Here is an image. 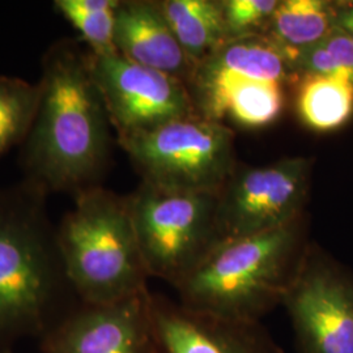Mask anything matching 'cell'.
<instances>
[{"instance_id": "obj_4", "label": "cell", "mask_w": 353, "mask_h": 353, "mask_svg": "<svg viewBox=\"0 0 353 353\" xmlns=\"http://www.w3.org/2000/svg\"><path fill=\"white\" fill-rule=\"evenodd\" d=\"M58 225L65 272L80 301L121 303L148 292L126 195L101 185L79 192Z\"/></svg>"}, {"instance_id": "obj_3", "label": "cell", "mask_w": 353, "mask_h": 353, "mask_svg": "<svg viewBox=\"0 0 353 353\" xmlns=\"http://www.w3.org/2000/svg\"><path fill=\"white\" fill-rule=\"evenodd\" d=\"M305 216L284 227L217 242L174 288L179 303L214 319L255 325L281 305L306 242Z\"/></svg>"}, {"instance_id": "obj_19", "label": "cell", "mask_w": 353, "mask_h": 353, "mask_svg": "<svg viewBox=\"0 0 353 353\" xmlns=\"http://www.w3.org/2000/svg\"><path fill=\"white\" fill-rule=\"evenodd\" d=\"M228 41L265 36L279 0H220Z\"/></svg>"}, {"instance_id": "obj_5", "label": "cell", "mask_w": 353, "mask_h": 353, "mask_svg": "<svg viewBox=\"0 0 353 353\" xmlns=\"http://www.w3.org/2000/svg\"><path fill=\"white\" fill-rule=\"evenodd\" d=\"M300 74L290 55L267 36L225 42L198 64L190 94L203 118L245 128L274 123Z\"/></svg>"}, {"instance_id": "obj_2", "label": "cell", "mask_w": 353, "mask_h": 353, "mask_svg": "<svg viewBox=\"0 0 353 353\" xmlns=\"http://www.w3.org/2000/svg\"><path fill=\"white\" fill-rule=\"evenodd\" d=\"M48 195L26 179L0 189V353L39 343L83 303L65 272Z\"/></svg>"}, {"instance_id": "obj_20", "label": "cell", "mask_w": 353, "mask_h": 353, "mask_svg": "<svg viewBox=\"0 0 353 353\" xmlns=\"http://www.w3.org/2000/svg\"><path fill=\"white\" fill-rule=\"evenodd\" d=\"M336 26L353 42V0H338Z\"/></svg>"}, {"instance_id": "obj_1", "label": "cell", "mask_w": 353, "mask_h": 353, "mask_svg": "<svg viewBox=\"0 0 353 353\" xmlns=\"http://www.w3.org/2000/svg\"><path fill=\"white\" fill-rule=\"evenodd\" d=\"M34 119L21 144L24 179L72 196L100 186L113 128L79 38L51 43L41 61Z\"/></svg>"}, {"instance_id": "obj_14", "label": "cell", "mask_w": 353, "mask_h": 353, "mask_svg": "<svg viewBox=\"0 0 353 353\" xmlns=\"http://www.w3.org/2000/svg\"><path fill=\"white\" fill-rule=\"evenodd\" d=\"M159 3L194 67L227 42L220 0H159Z\"/></svg>"}, {"instance_id": "obj_9", "label": "cell", "mask_w": 353, "mask_h": 353, "mask_svg": "<svg viewBox=\"0 0 353 353\" xmlns=\"http://www.w3.org/2000/svg\"><path fill=\"white\" fill-rule=\"evenodd\" d=\"M312 168L313 159L300 156L236 169L219 194L217 242L268 232L305 216Z\"/></svg>"}, {"instance_id": "obj_8", "label": "cell", "mask_w": 353, "mask_h": 353, "mask_svg": "<svg viewBox=\"0 0 353 353\" xmlns=\"http://www.w3.org/2000/svg\"><path fill=\"white\" fill-rule=\"evenodd\" d=\"M300 353H353V271L307 243L283 296Z\"/></svg>"}, {"instance_id": "obj_17", "label": "cell", "mask_w": 353, "mask_h": 353, "mask_svg": "<svg viewBox=\"0 0 353 353\" xmlns=\"http://www.w3.org/2000/svg\"><path fill=\"white\" fill-rule=\"evenodd\" d=\"M119 0H55L54 8L79 33L92 52H110Z\"/></svg>"}, {"instance_id": "obj_16", "label": "cell", "mask_w": 353, "mask_h": 353, "mask_svg": "<svg viewBox=\"0 0 353 353\" xmlns=\"http://www.w3.org/2000/svg\"><path fill=\"white\" fill-rule=\"evenodd\" d=\"M296 112L305 126L331 132L353 117V83L335 76H300L294 85Z\"/></svg>"}, {"instance_id": "obj_7", "label": "cell", "mask_w": 353, "mask_h": 353, "mask_svg": "<svg viewBox=\"0 0 353 353\" xmlns=\"http://www.w3.org/2000/svg\"><path fill=\"white\" fill-rule=\"evenodd\" d=\"M126 199L150 278L163 279L174 287L217 243L219 194L141 182Z\"/></svg>"}, {"instance_id": "obj_10", "label": "cell", "mask_w": 353, "mask_h": 353, "mask_svg": "<svg viewBox=\"0 0 353 353\" xmlns=\"http://www.w3.org/2000/svg\"><path fill=\"white\" fill-rule=\"evenodd\" d=\"M88 61L117 140L198 114L188 85L176 77L134 63L118 51L88 50Z\"/></svg>"}, {"instance_id": "obj_11", "label": "cell", "mask_w": 353, "mask_h": 353, "mask_svg": "<svg viewBox=\"0 0 353 353\" xmlns=\"http://www.w3.org/2000/svg\"><path fill=\"white\" fill-rule=\"evenodd\" d=\"M41 353H159L150 290L121 303H81L39 341Z\"/></svg>"}, {"instance_id": "obj_6", "label": "cell", "mask_w": 353, "mask_h": 353, "mask_svg": "<svg viewBox=\"0 0 353 353\" xmlns=\"http://www.w3.org/2000/svg\"><path fill=\"white\" fill-rule=\"evenodd\" d=\"M141 182L163 189L220 194L237 169L234 134L199 114L118 139Z\"/></svg>"}, {"instance_id": "obj_12", "label": "cell", "mask_w": 353, "mask_h": 353, "mask_svg": "<svg viewBox=\"0 0 353 353\" xmlns=\"http://www.w3.org/2000/svg\"><path fill=\"white\" fill-rule=\"evenodd\" d=\"M159 353H279L259 323H232L202 316L151 294Z\"/></svg>"}, {"instance_id": "obj_15", "label": "cell", "mask_w": 353, "mask_h": 353, "mask_svg": "<svg viewBox=\"0 0 353 353\" xmlns=\"http://www.w3.org/2000/svg\"><path fill=\"white\" fill-rule=\"evenodd\" d=\"M338 1L332 0H279L267 37L294 62L299 52L327 37L336 26Z\"/></svg>"}, {"instance_id": "obj_13", "label": "cell", "mask_w": 353, "mask_h": 353, "mask_svg": "<svg viewBox=\"0 0 353 353\" xmlns=\"http://www.w3.org/2000/svg\"><path fill=\"white\" fill-rule=\"evenodd\" d=\"M114 46L128 61L176 77L186 85L195 70L168 24L159 0H119Z\"/></svg>"}, {"instance_id": "obj_18", "label": "cell", "mask_w": 353, "mask_h": 353, "mask_svg": "<svg viewBox=\"0 0 353 353\" xmlns=\"http://www.w3.org/2000/svg\"><path fill=\"white\" fill-rule=\"evenodd\" d=\"M37 83L0 75V159L21 145L32 127L37 109Z\"/></svg>"}]
</instances>
